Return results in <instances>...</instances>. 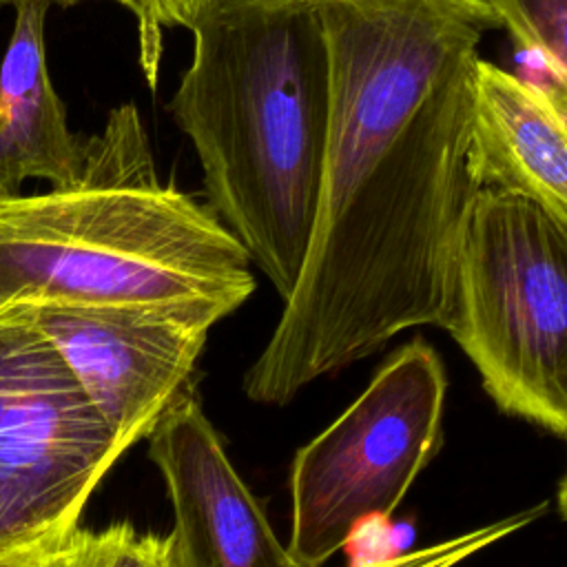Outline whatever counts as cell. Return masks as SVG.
Returning <instances> with one entry per match:
<instances>
[{
  "mask_svg": "<svg viewBox=\"0 0 567 567\" xmlns=\"http://www.w3.org/2000/svg\"><path fill=\"white\" fill-rule=\"evenodd\" d=\"M330 64L317 215L244 392L290 403L416 326L441 328L476 188L467 171L485 0H312Z\"/></svg>",
  "mask_w": 567,
  "mask_h": 567,
  "instance_id": "obj_1",
  "label": "cell"
},
{
  "mask_svg": "<svg viewBox=\"0 0 567 567\" xmlns=\"http://www.w3.org/2000/svg\"><path fill=\"white\" fill-rule=\"evenodd\" d=\"M166 104L193 142L206 206L286 301L310 244L330 109L312 0H217L188 27Z\"/></svg>",
  "mask_w": 567,
  "mask_h": 567,
  "instance_id": "obj_2",
  "label": "cell"
},
{
  "mask_svg": "<svg viewBox=\"0 0 567 567\" xmlns=\"http://www.w3.org/2000/svg\"><path fill=\"white\" fill-rule=\"evenodd\" d=\"M250 259L217 215L157 175L133 102L82 135L73 177L0 197V310L11 306H157L237 310Z\"/></svg>",
  "mask_w": 567,
  "mask_h": 567,
  "instance_id": "obj_3",
  "label": "cell"
},
{
  "mask_svg": "<svg viewBox=\"0 0 567 567\" xmlns=\"http://www.w3.org/2000/svg\"><path fill=\"white\" fill-rule=\"evenodd\" d=\"M441 328L505 414L567 432V226L534 202L476 190Z\"/></svg>",
  "mask_w": 567,
  "mask_h": 567,
  "instance_id": "obj_4",
  "label": "cell"
},
{
  "mask_svg": "<svg viewBox=\"0 0 567 567\" xmlns=\"http://www.w3.org/2000/svg\"><path fill=\"white\" fill-rule=\"evenodd\" d=\"M447 377L414 337L290 465L288 554L323 567L370 520L388 518L441 445Z\"/></svg>",
  "mask_w": 567,
  "mask_h": 567,
  "instance_id": "obj_5",
  "label": "cell"
},
{
  "mask_svg": "<svg viewBox=\"0 0 567 567\" xmlns=\"http://www.w3.org/2000/svg\"><path fill=\"white\" fill-rule=\"evenodd\" d=\"M126 450L53 343L0 310V501L16 549L66 540Z\"/></svg>",
  "mask_w": 567,
  "mask_h": 567,
  "instance_id": "obj_6",
  "label": "cell"
},
{
  "mask_svg": "<svg viewBox=\"0 0 567 567\" xmlns=\"http://www.w3.org/2000/svg\"><path fill=\"white\" fill-rule=\"evenodd\" d=\"M53 343L124 450L195 388V365L221 303L11 306Z\"/></svg>",
  "mask_w": 567,
  "mask_h": 567,
  "instance_id": "obj_7",
  "label": "cell"
},
{
  "mask_svg": "<svg viewBox=\"0 0 567 567\" xmlns=\"http://www.w3.org/2000/svg\"><path fill=\"white\" fill-rule=\"evenodd\" d=\"M146 439L173 507L166 536L173 567H299L230 463L195 388Z\"/></svg>",
  "mask_w": 567,
  "mask_h": 567,
  "instance_id": "obj_8",
  "label": "cell"
},
{
  "mask_svg": "<svg viewBox=\"0 0 567 567\" xmlns=\"http://www.w3.org/2000/svg\"><path fill=\"white\" fill-rule=\"evenodd\" d=\"M567 93L483 58L472 75L467 171L476 190L525 197L567 226Z\"/></svg>",
  "mask_w": 567,
  "mask_h": 567,
  "instance_id": "obj_9",
  "label": "cell"
},
{
  "mask_svg": "<svg viewBox=\"0 0 567 567\" xmlns=\"http://www.w3.org/2000/svg\"><path fill=\"white\" fill-rule=\"evenodd\" d=\"M49 7L44 0L13 7V31L0 62V197L20 195L27 179L60 186L80 162L82 135L69 128L47 66Z\"/></svg>",
  "mask_w": 567,
  "mask_h": 567,
  "instance_id": "obj_10",
  "label": "cell"
},
{
  "mask_svg": "<svg viewBox=\"0 0 567 567\" xmlns=\"http://www.w3.org/2000/svg\"><path fill=\"white\" fill-rule=\"evenodd\" d=\"M518 51L536 60L549 86L567 84V0H485Z\"/></svg>",
  "mask_w": 567,
  "mask_h": 567,
  "instance_id": "obj_11",
  "label": "cell"
},
{
  "mask_svg": "<svg viewBox=\"0 0 567 567\" xmlns=\"http://www.w3.org/2000/svg\"><path fill=\"white\" fill-rule=\"evenodd\" d=\"M543 512H545V505H536L532 509H525V512L512 514L507 518L494 520L489 525L476 527L472 532H463V534L450 536L445 540H439V543H432L425 547L408 549L396 556H390V558H383L377 563H368L363 567H461L472 556H476L483 549L492 547L494 543L507 538L509 534L527 527Z\"/></svg>",
  "mask_w": 567,
  "mask_h": 567,
  "instance_id": "obj_12",
  "label": "cell"
},
{
  "mask_svg": "<svg viewBox=\"0 0 567 567\" xmlns=\"http://www.w3.org/2000/svg\"><path fill=\"white\" fill-rule=\"evenodd\" d=\"M80 567H173L166 536L142 534L131 523L80 532Z\"/></svg>",
  "mask_w": 567,
  "mask_h": 567,
  "instance_id": "obj_13",
  "label": "cell"
},
{
  "mask_svg": "<svg viewBox=\"0 0 567 567\" xmlns=\"http://www.w3.org/2000/svg\"><path fill=\"white\" fill-rule=\"evenodd\" d=\"M213 2L217 0H135L140 69L144 73L148 89L157 86L164 49V29H188L193 20Z\"/></svg>",
  "mask_w": 567,
  "mask_h": 567,
  "instance_id": "obj_14",
  "label": "cell"
},
{
  "mask_svg": "<svg viewBox=\"0 0 567 567\" xmlns=\"http://www.w3.org/2000/svg\"><path fill=\"white\" fill-rule=\"evenodd\" d=\"M80 527L60 543L0 554V567H80Z\"/></svg>",
  "mask_w": 567,
  "mask_h": 567,
  "instance_id": "obj_15",
  "label": "cell"
},
{
  "mask_svg": "<svg viewBox=\"0 0 567 567\" xmlns=\"http://www.w3.org/2000/svg\"><path fill=\"white\" fill-rule=\"evenodd\" d=\"M18 2H22V0H0V7H16ZM44 2H49V4H60V7H73V4H80V2H86V0H44ZM111 2H117V4H122L124 9H128L133 16H135V9H137V4H135V0H111Z\"/></svg>",
  "mask_w": 567,
  "mask_h": 567,
  "instance_id": "obj_16",
  "label": "cell"
},
{
  "mask_svg": "<svg viewBox=\"0 0 567 567\" xmlns=\"http://www.w3.org/2000/svg\"><path fill=\"white\" fill-rule=\"evenodd\" d=\"M4 551H16V547H13V538H11V532H9V525L4 518V509H2V501H0V554H4Z\"/></svg>",
  "mask_w": 567,
  "mask_h": 567,
  "instance_id": "obj_17",
  "label": "cell"
}]
</instances>
